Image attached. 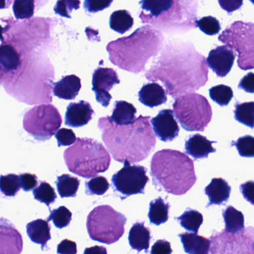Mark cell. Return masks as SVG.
I'll return each instance as SVG.
<instances>
[{"label":"cell","instance_id":"1","mask_svg":"<svg viewBox=\"0 0 254 254\" xmlns=\"http://www.w3.org/2000/svg\"><path fill=\"white\" fill-rule=\"evenodd\" d=\"M151 117L140 115L133 123L118 126L109 116L99 119L98 127L102 140L116 161L139 163L154 150L156 136L149 120Z\"/></svg>","mask_w":254,"mask_h":254},{"label":"cell","instance_id":"2","mask_svg":"<svg viewBox=\"0 0 254 254\" xmlns=\"http://www.w3.org/2000/svg\"><path fill=\"white\" fill-rule=\"evenodd\" d=\"M150 175L157 190L174 195L185 194L197 181L192 160L176 150L156 152L151 159Z\"/></svg>","mask_w":254,"mask_h":254},{"label":"cell","instance_id":"3","mask_svg":"<svg viewBox=\"0 0 254 254\" xmlns=\"http://www.w3.org/2000/svg\"><path fill=\"white\" fill-rule=\"evenodd\" d=\"M163 35L149 26L139 28L130 36L112 41L107 46L110 61L121 69L133 73L145 69L148 59L160 51Z\"/></svg>","mask_w":254,"mask_h":254},{"label":"cell","instance_id":"4","mask_svg":"<svg viewBox=\"0 0 254 254\" xmlns=\"http://www.w3.org/2000/svg\"><path fill=\"white\" fill-rule=\"evenodd\" d=\"M64 158L69 172L90 178L109 169L111 158L104 145L90 138H78L65 150Z\"/></svg>","mask_w":254,"mask_h":254},{"label":"cell","instance_id":"5","mask_svg":"<svg viewBox=\"0 0 254 254\" xmlns=\"http://www.w3.org/2000/svg\"><path fill=\"white\" fill-rule=\"evenodd\" d=\"M20 72L4 78V87L8 94L28 105L53 102V72Z\"/></svg>","mask_w":254,"mask_h":254},{"label":"cell","instance_id":"6","mask_svg":"<svg viewBox=\"0 0 254 254\" xmlns=\"http://www.w3.org/2000/svg\"><path fill=\"white\" fill-rule=\"evenodd\" d=\"M127 218L109 205L96 206L87 216V229L90 239L111 245L121 239Z\"/></svg>","mask_w":254,"mask_h":254},{"label":"cell","instance_id":"7","mask_svg":"<svg viewBox=\"0 0 254 254\" xmlns=\"http://www.w3.org/2000/svg\"><path fill=\"white\" fill-rule=\"evenodd\" d=\"M173 113L183 128L191 132L203 131L212 117L207 99L194 93L178 96L173 103Z\"/></svg>","mask_w":254,"mask_h":254},{"label":"cell","instance_id":"8","mask_svg":"<svg viewBox=\"0 0 254 254\" xmlns=\"http://www.w3.org/2000/svg\"><path fill=\"white\" fill-rule=\"evenodd\" d=\"M254 23L237 21L227 27L218 40L238 53V65L243 70L254 67Z\"/></svg>","mask_w":254,"mask_h":254},{"label":"cell","instance_id":"9","mask_svg":"<svg viewBox=\"0 0 254 254\" xmlns=\"http://www.w3.org/2000/svg\"><path fill=\"white\" fill-rule=\"evenodd\" d=\"M62 123V115L54 105L41 104L25 114L23 128L36 140L46 141L56 134Z\"/></svg>","mask_w":254,"mask_h":254},{"label":"cell","instance_id":"10","mask_svg":"<svg viewBox=\"0 0 254 254\" xmlns=\"http://www.w3.org/2000/svg\"><path fill=\"white\" fill-rule=\"evenodd\" d=\"M147 169L142 166L130 165L125 162L123 169L112 177L114 194L121 200L133 194H144L145 186L149 181Z\"/></svg>","mask_w":254,"mask_h":254},{"label":"cell","instance_id":"11","mask_svg":"<svg viewBox=\"0 0 254 254\" xmlns=\"http://www.w3.org/2000/svg\"><path fill=\"white\" fill-rule=\"evenodd\" d=\"M224 230L221 233L214 232V234L211 236L212 240V248L211 254H222L224 250L231 244L229 247L227 253H251L249 249L254 251V230L252 227L244 229L240 233H227Z\"/></svg>","mask_w":254,"mask_h":254},{"label":"cell","instance_id":"12","mask_svg":"<svg viewBox=\"0 0 254 254\" xmlns=\"http://www.w3.org/2000/svg\"><path fill=\"white\" fill-rule=\"evenodd\" d=\"M120 83L118 74L112 68L99 67L93 74L92 90L96 94V101L102 106L107 108L110 105L112 96L110 90L116 84Z\"/></svg>","mask_w":254,"mask_h":254},{"label":"cell","instance_id":"13","mask_svg":"<svg viewBox=\"0 0 254 254\" xmlns=\"http://www.w3.org/2000/svg\"><path fill=\"white\" fill-rule=\"evenodd\" d=\"M177 0H141L142 11L148 12L147 15L139 16L143 23H148L151 20L160 19V20L171 18L174 13L179 11L177 5H180ZM181 6V5H180ZM161 21H160V23Z\"/></svg>","mask_w":254,"mask_h":254},{"label":"cell","instance_id":"14","mask_svg":"<svg viewBox=\"0 0 254 254\" xmlns=\"http://www.w3.org/2000/svg\"><path fill=\"white\" fill-rule=\"evenodd\" d=\"M151 124L156 136L163 142H172L179 134L180 127L172 110L160 111L151 119Z\"/></svg>","mask_w":254,"mask_h":254},{"label":"cell","instance_id":"15","mask_svg":"<svg viewBox=\"0 0 254 254\" xmlns=\"http://www.w3.org/2000/svg\"><path fill=\"white\" fill-rule=\"evenodd\" d=\"M23 248V237L15 226L5 218H0V254H21Z\"/></svg>","mask_w":254,"mask_h":254},{"label":"cell","instance_id":"16","mask_svg":"<svg viewBox=\"0 0 254 254\" xmlns=\"http://www.w3.org/2000/svg\"><path fill=\"white\" fill-rule=\"evenodd\" d=\"M236 56L231 49L227 46H221L209 52L206 59L208 66L217 76L225 77L231 70Z\"/></svg>","mask_w":254,"mask_h":254},{"label":"cell","instance_id":"17","mask_svg":"<svg viewBox=\"0 0 254 254\" xmlns=\"http://www.w3.org/2000/svg\"><path fill=\"white\" fill-rule=\"evenodd\" d=\"M95 112L89 102L80 101L68 105L65 114V124L69 127H80L88 124Z\"/></svg>","mask_w":254,"mask_h":254},{"label":"cell","instance_id":"18","mask_svg":"<svg viewBox=\"0 0 254 254\" xmlns=\"http://www.w3.org/2000/svg\"><path fill=\"white\" fill-rule=\"evenodd\" d=\"M213 143H217V142L209 141L206 137L198 133L192 135L186 141V153L191 156L194 160L207 158L210 153L216 151V149L212 146Z\"/></svg>","mask_w":254,"mask_h":254},{"label":"cell","instance_id":"19","mask_svg":"<svg viewBox=\"0 0 254 254\" xmlns=\"http://www.w3.org/2000/svg\"><path fill=\"white\" fill-rule=\"evenodd\" d=\"M81 88V79L75 75H66L53 84V93L59 99L73 100Z\"/></svg>","mask_w":254,"mask_h":254},{"label":"cell","instance_id":"20","mask_svg":"<svg viewBox=\"0 0 254 254\" xmlns=\"http://www.w3.org/2000/svg\"><path fill=\"white\" fill-rule=\"evenodd\" d=\"M231 187L228 183L222 178H213L210 184L205 188V194L209 197V203L206 207L211 205H221L227 203L230 198Z\"/></svg>","mask_w":254,"mask_h":254},{"label":"cell","instance_id":"21","mask_svg":"<svg viewBox=\"0 0 254 254\" xmlns=\"http://www.w3.org/2000/svg\"><path fill=\"white\" fill-rule=\"evenodd\" d=\"M139 100L148 108H155L167 102L164 89L157 83H150L143 85L138 93Z\"/></svg>","mask_w":254,"mask_h":254},{"label":"cell","instance_id":"22","mask_svg":"<svg viewBox=\"0 0 254 254\" xmlns=\"http://www.w3.org/2000/svg\"><path fill=\"white\" fill-rule=\"evenodd\" d=\"M51 227L49 221L37 219L26 225V233L32 242L41 245L42 250L48 248L47 243L51 239Z\"/></svg>","mask_w":254,"mask_h":254},{"label":"cell","instance_id":"23","mask_svg":"<svg viewBox=\"0 0 254 254\" xmlns=\"http://www.w3.org/2000/svg\"><path fill=\"white\" fill-rule=\"evenodd\" d=\"M184 251L190 254H207L210 250L211 242L209 239L199 236L195 233H184L178 235Z\"/></svg>","mask_w":254,"mask_h":254},{"label":"cell","instance_id":"24","mask_svg":"<svg viewBox=\"0 0 254 254\" xmlns=\"http://www.w3.org/2000/svg\"><path fill=\"white\" fill-rule=\"evenodd\" d=\"M151 239L149 229L145 227L144 222L135 223L129 231V244L132 249L136 250L138 253L143 250L145 253L148 252Z\"/></svg>","mask_w":254,"mask_h":254},{"label":"cell","instance_id":"25","mask_svg":"<svg viewBox=\"0 0 254 254\" xmlns=\"http://www.w3.org/2000/svg\"><path fill=\"white\" fill-rule=\"evenodd\" d=\"M136 109L132 104L126 101H117L114 103L111 121L118 126H126L133 123L136 120Z\"/></svg>","mask_w":254,"mask_h":254},{"label":"cell","instance_id":"26","mask_svg":"<svg viewBox=\"0 0 254 254\" xmlns=\"http://www.w3.org/2000/svg\"><path fill=\"white\" fill-rule=\"evenodd\" d=\"M21 64V57L15 47L2 41V44H0V66L5 72H11L17 70Z\"/></svg>","mask_w":254,"mask_h":254},{"label":"cell","instance_id":"27","mask_svg":"<svg viewBox=\"0 0 254 254\" xmlns=\"http://www.w3.org/2000/svg\"><path fill=\"white\" fill-rule=\"evenodd\" d=\"M223 217L225 223V231L227 233H240L245 229V217L243 213L232 206L223 210Z\"/></svg>","mask_w":254,"mask_h":254},{"label":"cell","instance_id":"28","mask_svg":"<svg viewBox=\"0 0 254 254\" xmlns=\"http://www.w3.org/2000/svg\"><path fill=\"white\" fill-rule=\"evenodd\" d=\"M169 203H166L162 197L152 200L149 205L148 218L151 224L159 226L169 219Z\"/></svg>","mask_w":254,"mask_h":254},{"label":"cell","instance_id":"29","mask_svg":"<svg viewBox=\"0 0 254 254\" xmlns=\"http://www.w3.org/2000/svg\"><path fill=\"white\" fill-rule=\"evenodd\" d=\"M133 25V19L126 10L114 11L110 17V27L118 33H126L130 30Z\"/></svg>","mask_w":254,"mask_h":254},{"label":"cell","instance_id":"30","mask_svg":"<svg viewBox=\"0 0 254 254\" xmlns=\"http://www.w3.org/2000/svg\"><path fill=\"white\" fill-rule=\"evenodd\" d=\"M56 186L61 197H75L79 188L80 181L75 177L64 174L58 177Z\"/></svg>","mask_w":254,"mask_h":254},{"label":"cell","instance_id":"31","mask_svg":"<svg viewBox=\"0 0 254 254\" xmlns=\"http://www.w3.org/2000/svg\"><path fill=\"white\" fill-rule=\"evenodd\" d=\"M177 221H179L181 227L189 232L198 233L199 228L203 224V217L200 212L194 209L188 208L187 210L181 215L177 217Z\"/></svg>","mask_w":254,"mask_h":254},{"label":"cell","instance_id":"32","mask_svg":"<svg viewBox=\"0 0 254 254\" xmlns=\"http://www.w3.org/2000/svg\"><path fill=\"white\" fill-rule=\"evenodd\" d=\"M254 105L253 102L236 103L235 105V120L254 128Z\"/></svg>","mask_w":254,"mask_h":254},{"label":"cell","instance_id":"33","mask_svg":"<svg viewBox=\"0 0 254 254\" xmlns=\"http://www.w3.org/2000/svg\"><path fill=\"white\" fill-rule=\"evenodd\" d=\"M20 177L15 174L0 176V191L7 197H14L20 190Z\"/></svg>","mask_w":254,"mask_h":254},{"label":"cell","instance_id":"34","mask_svg":"<svg viewBox=\"0 0 254 254\" xmlns=\"http://www.w3.org/2000/svg\"><path fill=\"white\" fill-rule=\"evenodd\" d=\"M33 194L35 200L45 203L48 207L57 199V194L54 189L46 181H42L38 187L34 189Z\"/></svg>","mask_w":254,"mask_h":254},{"label":"cell","instance_id":"35","mask_svg":"<svg viewBox=\"0 0 254 254\" xmlns=\"http://www.w3.org/2000/svg\"><path fill=\"white\" fill-rule=\"evenodd\" d=\"M209 93L211 99L221 107L227 106L233 97L231 87L224 84L212 87L209 89Z\"/></svg>","mask_w":254,"mask_h":254},{"label":"cell","instance_id":"36","mask_svg":"<svg viewBox=\"0 0 254 254\" xmlns=\"http://www.w3.org/2000/svg\"><path fill=\"white\" fill-rule=\"evenodd\" d=\"M35 0H14L13 11L17 20H28L35 13Z\"/></svg>","mask_w":254,"mask_h":254},{"label":"cell","instance_id":"37","mask_svg":"<svg viewBox=\"0 0 254 254\" xmlns=\"http://www.w3.org/2000/svg\"><path fill=\"white\" fill-rule=\"evenodd\" d=\"M72 214L69 209H68L66 206H59L57 209H53L50 211V216L47 218V221L50 222V221H53L56 227L59 229L64 228L67 227L70 224L72 221Z\"/></svg>","mask_w":254,"mask_h":254},{"label":"cell","instance_id":"38","mask_svg":"<svg viewBox=\"0 0 254 254\" xmlns=\"http://www.w3.org/2000/svg\"><path fill=\"white\" fill-rule=\"evenodd\" d=\"M85 187L88 195H103L109 190L110 184L105 177L94 176L86 182Z\"/></svg>","mask_w":254,"mask_h":254},{"label":"cell","instance_id":"39","mask_svg":"<svg viewBox=\"0 0 254 254\" xmlns=\"http://www.w3.org/2000/svg\"><path fill=\"white\" fill-rule=\"evenodd\" d=\"M196 26L200 29L201 32L209 36L217 35L221 31V25L219 21L215 17L208 16L202 17L195 22Z\"/></svg>","mask_w":254,"mask_h":254},{"label":"cell","instance_id":"40","mask_svg":"<svg viewBox=\"0 0 254 254\" xmlns=\"http://www.w3.org/2000/svg\"><path fill=\"white\" fill-rule=\"evenodd\" d=\"M254 139L251 135L239 137L236 142L233 141L232 146L235 145L239 151V155L243 157H254Z\"/></svg>","mask_w":254,"mask_h":254},{"label":"cell","instance_id":"41","mask_svg":"<svg viewBox=\"0 0 254 254\" xmlns=\"http://www.w3.org/2000/svg\"><path fill=\"white\" fill-rule=\"evenodd\" d=\"M80 5V0H58L54 7V11L61 17L70 19L72 17L70 15L72 11L79 9Z\"/></svg>","mask_w":254,"mask_h":254},{"label":"cell","instance_id":"42","mask_svg":"<svg viewBox=\"0 0 254 254\" xmlns=\"http://www.w3.org/2000/svg\"><path fill=\"white\" fill-rule=\"evenodd\" d=\"M55 136L57 139L59 147L72 145V144L75 143L77 139L73 130L64 128V127L58 130Z\"/></svg>","mask_w":254,"mask_h":254},{"label":"cell","instance_id":"43","mask_svg":"<svg viewBox=\"0 0 254 254\" xmlns=\"http://www.w3.org/2000/svg\"><path fill=\"white\" fill-rule=\"evenodd\" d=\"M113 0H84V7L89 13L99 12L109 8Z\"/></svg>","mask_w":254,"mask_h":254},{"label":"cell","instance_id":"44","mask_svg":"<svg viewBox=\"0 0 254 254\" xmlns=\"http://www.w3.org/2000/svg\"><path fill=\"white\" fill-rule=\"evenodd\" d=\"M20 187L25 191H29L38 186V178L32 174H22L20 176Z\"/></svg>","mask_w":254,"mask_h":254},{"label":"cell","instance_id":"45","mask_svg":"<svg viewBox=\"0 0 254 254\" xmlns=\"http://www.w3.org/2000/svg\"><path fill=\"white\" fill-rule=\"evenodd\" d=\"M57 252L60 254H77L76 243L73 241L64 239L58 245Z\"/></svg>","mask_w":254,"mask_h":254},{"label":"cell","instance_id":"46","mask_svg":"<svg viewBox=\"0 0 254 254\" xmlns=\"http://www.w3.org/2000/svg\"><path fill=\"white\" fill-rule=\"evenodd\" d=\"M218 3L222 9L231 14L241 8L243 5V0H218Z\"/></svg>","mask_w":254,"mask_h":254},{"label":"cell","instance_id":"47","mask_svg":"<svg viewBox=\"0 0 254 254\" xmlns=\"http://www.w3.org/2000/svg\"><path fill=\"white\" fill-rule=\"evenodd\" d=\"M172 253L171 244L166 240H158L151 248V254H170Z\"/></svg>","mask_w":254,"mask_h":254},{"label":"cell","instance_id":"48","mask_svg":"<svg viewBox=\"0 0 254 254\" xmlns=\"http://www.w3.org/2000/svg\"><path fill=\"white\" fill-rule=\"evenodd\" d=\"M239 88L245 90L247 93H254V75L250 72L245 75L239 84Z\"/></svg>","mask_w":254,"mask_h":254},{"label":"cell","instance_id":"49","mask_svg":"<svg viewBox=\"0 0 254 254\" xmlns=\"http://www.w3.org/2000/svg\"><path fill=\"white\" fill-rule=\"evenodd\" d=\"M254 181H248L240 186L241 192L243 194L244 197L251 204H254Z\"/></svg>","mask_w":254,"mask_h":254},{"label":"cell","instance_id":"50","mask_svg":"<svg viewBox=\"0 0 254 254\" xmlns=\"http://www.w3.org/2000/svg\"><path fill=\"white\" fill-rule=\"evenodd\" d=\"M105 253V254H107V251L106 249H105V248H103V247H93V248H87V250H86L85 251H84V253L85 254H87V253Z\"/></svg>","mask_w":254,"mask_h":254},{"label":"cell","instance_id":"51","mask_svg":"<svg viewBox=\"0 0 254 254\" xmlns=\"http://www.w3.org/2000/svg\"><path fill=\"white\" fill-rule=\"evenodd\" d=\"M10 5L8 0H0V10L8 8Z\"/></svg>","mask_w":254,"mask_h":254},{"label":"cell","instance_id":"52","mask_svg":"<svg viewBox=\"0 0 254 254\" xmlns=\"http://www.w3.org/2000/svg\"><path fill=\"white\" fill-rule=\"evenodd\" d=\"M3 32H4L3 27H2V26H0V41H4Z\"/></svg>","mask_w":254,"mask_h":254}]
</instances>
